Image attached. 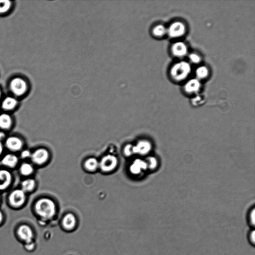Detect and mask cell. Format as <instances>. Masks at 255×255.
Here are the masks:
<instances>
[{"mask_svg":"<svg viewBox=\"0 0 255 255\" xmlns=\"http://www.w3.org/2000/svg\"><path fill=\"white\" fill-rule=\"evenodd\" d=\"M35 209L36 213L45 220H50L56 213L55 204L48 198H42L36 203Z\"/></svg>","mask_w":255,"mask_h":255,"instance_id":"6da1fadb","label":"cell"},{"mask_svg":"<svg viewBox=\"0 0 255 255\" xmlns=\"http://www.w3.org/2000/svg\"><path fill=\"white\" fill-rule=\"evenodd\" d=\"M9 89L12 96L17 98L25 96L29 89L27 80L21 77L12 78L9 83Z\"/></svg>","mask_w":255,"mask_h":255,"instance_id":"7a4b0ae2","label":"cell"},{"mask_svg":"<svg viewBox=\"0 0 255 255\" xmlns=\"http://www.w3.org/2000/svg\"><path fill=\"white\" fill-rule=\"evenodd\" d=\"M191 66L186 62H181L175 64L172 68V77L176 81H181L187 78L190 74Z\"/></svg>","mask_w":255,"mask_h":255,"instance_id":"3957f363","label":"cell"},{"mask_svg":"<svg viewBox=\"0 0 255 255\" xmlns=\"http://www.w3.org/2000/svg\"><path fill=\"white\" fill-rule=\"evenodd\" d=\"M118 165V159L116 157L109 155L103 157L99 162V167L104 172L113 171Z\"/></svg>","mask_w":255,"mask_h":255,"instance_id":"277c9868","label":"cell"},{"mask_svg":"<svg viewBox=\"0 0 255 255\" xmlns=\"http://www.w3.org/2000/svg\"><path fill=\"white\" fill-rule=\"evenodd\" d=\"M26 198V192L21 190H16L10 194L9 200L14 207H20L25 203Z\"/></svg>","mask_w":255,"mask_h":255,"instance_id":"5b68a950","label":"cell"},{"mask_svg":"<svg viewBox=\"0 0 255 255\" xmlns=\"http://www.w3.org/2000/svg\"><path fill=\"white\" fill-rule=\"evenodd\" d=\"M49 153L45 149H39L32 154L31 158L32 162L36 165H42L48 159Z\"/></svg>","mask_w":255,"mask_h":255,"instance_id":"8992f818","label":"cell"},{"mask_svg":"<svg viewBox=\"0 0 255 255\" xmlns=\"http://www.w3.org/2000/svg\"><path fill=\"white\" fill-rule=\"evenodd\" d=\"M186 28L183 23L176 22L172 24L168 29V33L172 38H178L183 35Z\"/></svg>","mask_w":255,"mask_h":255,"instance_id":"52a82bcc","label":"cell"},{"mask_svg":"<svg viewBox=\"0 0 255 255\" xmlns=\"http://www.w3.org/2000/svg\"><path fill=\"white\" fill-rule=\"evenodd\" d=\"M6 146L12 151H18L22 149L23 145L22 141L16 137H11L6 141Z\"/></svg>","mask_w":255,"mask_h":255,"instance_id":"ba28073f","label":"cell"},{"mask_svg":"<svg viewBox=\"0 0 255 255\" xmlns=\"http://www.w3.org/2000/svg\"><path fill=\"white\" fill-rule=\"evenodd\" d=\"M20 238L27 243H32L33 234L31 228L27 225L21 226L18 230Z\"/></svg>","mask_w":255,"mask_h":255,"instance_id":"9c48e42d","label":"cell"},{"mask_svg":"<svg viewBox=\"0 0 255 255\" xmlns=\"http://www.w3.org/2000/svg\"><path fill=\"white\" fill-rule=\"evenodd\" d=\"M19 104V101L17 98L13 96H8L5 97L2 100L1 107L6 111L14 110Z\"/></svg>","mask_w":255,"mask_h":255,"instance_id":"30bf717a","label":"cell"},{"mask_svg":"<svg viewBox=\"0 0 255 255\" xmlns=\"http://www.w3.org/2000/svg\"><path fill=\"white\" fill-rule=\"evenodd\" d=\"M11 173L7 170H0V190L7 188L11 184Z\"/></svg>","mask_w":255,"mask_h":255,"instance_id":"8fae6325","label":"cell"},{"mask_svg":"<svg viewBox=\"0 0 255 255\" xmlns=\"http://www.w3.org/2000/svg\"><path fill=\"white\" fill-rule=\"evenodd\" d=\"M172 50L174 55L177 57H183L186 55L188 52L187 47L183 42L175 43L173 46Z\"/></svg>","mask_w":255,"mask_h":255,"instance_id":"7c38bea8","label":"cell"},{"mask_svg":"<svg viewBox=\"0 0 255 255\" xmlns=\"http://www.w3.org/2000/svg\"><path fill=\"white\" fill-rule=\"evenodd\" d=\"M146 168V164L140 159H137L132 164L130 167V171L134 175L140 174L143 170Z\"/></svg>","mask_w":255,"mask_h":255,"instance_id":"4fadbf2b","label":"cell"},{"mask_svg":"<svg viewBox=\"0 0 255 255\" xmlns=\"http://www.w3.org/2000/svg\"><path fill=\"white\" fill-rule=\"evenodd\" d=\"M76 218L72 214H67L64 218L63 225L67 230H71L76 226Z\"/></svg>","mask_w":255,"mask_h":255,"instance_id":"5bb4252c","label":"cell"},{"mask_svg":"<svg viewBox=\"0 0 255 255\" xmlns=\"http://www.w3.org/2000/svg\"><path fill=\"white\" fill-rule=\"evenodd\" d=\"M200 87V83L197 80L192 79L189 81L185 85V90L189 94L196 93Z\"/></svg>","mask_w":255,"mask_h":255,"instance_id":"9a60e30c","label":"cell"},{"mask_svg":"<svg viewBox=\"0 0 255 255\" xmlns=\"http://www.w3.org/2000/svg\"><path fill=\"white\" fill-rule=\"evenodd\" d=\"M17 157L13 154H8L3 159L2 162L4 165L13 168L15 167L18 162Z\"/></svg>","mask_w":255,"mask_h":255,"instance_id":"2e32d148","label":"cell"},{"mask_svg":"<svg viewBox=\"0 0 255 255\" xmlns=\"http://www.w3.org/2000/svg\"><path fill=\"white\" fill-rule=\"evenodd\" d=\"M135 154L144 155L148 153L150 150V144L146 141H140L135 145Z\"/></svg>","mask_w":255,"mask_h":255,"instance_id":"e0dca14e","label":"cell"},{"mask_svg":"<svg viewBox=\"0 0 255 255\" xmlns=\"http://www.w3.org/2000/svg\"><path fill=\"white\" fill-rule=\"evenodd\" d=\"M12 120L10 115L3 113L0 115V128L3 129H8L12 125Z\"/></svg>","mask_w":255,"mask_h":255,"instance_id":"ac0fdd59","label":"cell"},{"mask_svg":"<svg viewBox=\"0 0 255 255\" xmlns=\"http://www.w3.org/2000/svg\"><path fill=\"white\" fill-rule=\"evenodd\" d=\"M14 6L12 1L9 0H0V15L9 13Z\"/></svg>","mask_w":255,"mask_h":255,"instance_id":"d6986e66","label":"cell"},{"mask_svg":"<svg viewBox=\"0 0 255 255\" xmlns=\"http://www.w3.org/2000/svg\"><path fill=\"white\" fill-rule=\"evenodd\" d=\"M86 169L90 172H94L99 166V162L95 158H90L86 160L84 164Z\"/></svg>","mask_w":255,"mask_h":255,"instance_id":"ffe728a7","label":"cell"},{"mask_svg":"<svg viewBox=\"0 0 255 255\" xmlns=\"http://www.w3.org/2000/svg\"><path fill=\"white\" fill-rule=\"evenodd\" d=\"M35 182L33 179H27L22 183V190L25 192H30L33 190Z\"/></svg>","mask_w":255,"mask_h":255,"instance_id":"44dd1931","label":"cell"},{"mask_svg":"<svg viewBox=\"0 0 255 255\" xmlns=\"http://www.w3.org/2000/svg\"><path fill=\"white\" fill-rule=\"evenodd\" d=\"M33 167L29 163H24L20 167V172L24 175H29L32 173Z\"/></svg>","mask_w":255,"mask_h":255,"instance_id":"7402d4cb","label":"cell"},{"mask_svg":"<svg viewBox=\"0 0 255 255\" xmlns=\"http://www.w3.org/2000/svg\"><path fill=\"white\" fill-rule=\"evenodd\" d=\"M208 70L205 66H200L196 71V74L199 79H204L206 78L208 75Z\"/></svg>","mask_w":255,"mask_h":255,"instance_id":"603a6c76","label":"cell"},{"mask_svg":"<svg viewBox=\"0 0 255 255\" xmlns=\"http://www.w3.org/2000/svg\"><path fill=\"white\" fill-rule=\"evenodd\" d=\"M247 222L251 228L254 229L255 226V211L254 208L251 209L248 213Z\"/></svg>","mask_w":255,"mask_h":255,"instance_id":"cb8c5ba5","label":"cell"},{"mask_svg":"<svg viewBox=\"0 0 255 255\" xmlns=\"http://www.w3.org/2000/svg\"><path fill=\"white\" fill-rule=\"evenodd\" d=\"M166 32V28L161 25L156 26L153 30L154 35L156 36H158V37L165 35Z\"/></svg>","mask_w":255,"mask_h":255,"instance_id":"d4e9b609","label":"cell"},{"mask_svg":"<svg viewBox=\"0 0 255 255\" xmlns=\"http://www.w3.org/2000/svg\"><path fill=\"white\" fill-rule=\"evenodd\" d=\"M124 153L126 156H132L135 154L134 145L129 144L126 145L124 149Z\"/></svg>","mask_w":255,"mask_h":255,"instance_id":"484cf974","label":"cell"},{"mask_svg":"<svg viewBox=\"0 0 255 255\" xmlns=\"http://www.w3.org/2000/svg\"><path fill=\"white\" fill-rule=\"evenodd\" d=\"M248 239L249 243L254 246L255 244V231L254 229H251L248 232Z\"/></svg>","mask_w":255,"mask_h":255,"instance_id":"4316f807","label":"cell"},{"mask_svg":"<svg viewBox=\"0 0 255 255\" xmlns=\"http://www.w3.org/2000/svg\"><path fill=\"white\" fill-rule=\"evenodd\" d=\"M190 60L194 64H198L201 61V58L195 53L191 54L190 56Z\"/></svg>","mask_w":255,"mask_h":255,"instance_id":"83f0119b","label":"cell"},{"mask_svg":"<svg viewBox=\"0 0 255 255\" xmlns=\"http://www.w3.org/2000/svg\"><path fill=\"white\" fill-rule=\"evenodd\" d=\"M31 153L28 151V150H25L23 152H22L21 154V157L23 159H27L29 157H31Z\"/></svg>","mask_w":255,"mask_h":255,"instance_id":"f1b7e54d","label":"cell"},{"mask_svg":"<svg viewBox=\"0 0 255 255\" xmlns=\"http://www.w3.org/2000/svg\"><path fill=\"white\" fill-rule=\"evenodd\" d=\"M6 137L5 134L3 132H0V142L5 139Z\"/></svg>","mask_w":255,"mask_h":255,"instance_id":"f546056e","label":"cell"},{"mask_svg":"<svg viewBox=\"0 0 255 255\" xmlns=\"http://www.w3.org/2000/svg\"><path fill=\"white\" fill-rule=\"evenodd\" d=\"M3 151V144L1 142H0V155H1Z\"/></svg>","mask_w":255,"mask_h":255,"instance_id":"4dcf8cb0","label":"cell"},{"mask_svg":"<svg viewBox=\"0 0 255 255\" xmlns=\"http://www.w3.org/2000/svg\"><path fill=\"white\" fill-rule=\"evenodd\" d=\"M3 214L1 212V211H0V223H1L2 221H3Z\"/></svg>","mask_w":255,"mask_h":255,"instance_id":"1f68e13d","label":"cell"},{"mask_svg":"<svg viewBox=\"0 0 255 255\" xmlns=\"http://www.w3.org/2000/svg\"><path fill=\"white\" fill-rule=\"evenodd\" d=\"M2 96V92L1 89L0 88V100L1 99Z\"/></svg>","mask_w":255,"mask_h":255,"instance_id":"d6a6232c","label":"cell"}]
</instances>
